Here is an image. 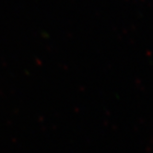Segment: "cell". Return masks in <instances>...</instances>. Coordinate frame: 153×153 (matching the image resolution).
<instances>
[]
</instances>
